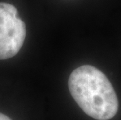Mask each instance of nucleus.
Listing matches in <instances>:
<instances>
[{"mask_svg": "<svg viewBox=\"0 0 121 120\" xmlns=\"http://www.w3.org/2000/svg\"><path fill=\"white\" fill-rule=\"evenodd\" d=\"M69 91L79 107L90 117L109 120L117 113L119 103L107 76L95 66L84 65L69 75Z\"/></svg>", "mask_w": 121, "mask_h": 120, "instance_id": "1", "label": "nucleus"}, {"mask_svg": "<svg viewBox=\"0 0 121 120\" xmlns=\"http://www.w3.org/2000/svg\"><path fill=\"white\" fill-rule=\"evenodd\" d=\"M17 12L13 5L0 2V60L15 56L24 43L26 25Z\"/></svg>", "mask_w": 121, "mask_h": 120, "instance_id": "2", "label": "nucleus"}, {"mask_svg": "<svg viewBox=\"0 0 121 120\" xmlns=\"http://www.w3.org/2000/svg\"><path fill=\"white\" fill-rule=\"evenodd\" d=\"M0 120H12V119L9 116H7L5 114H2L0 112Z\"/></svg>", "mask_w": 121, "mask_h": 120, "instance_id": "3", "label": "nucleus"}]
</instances>
